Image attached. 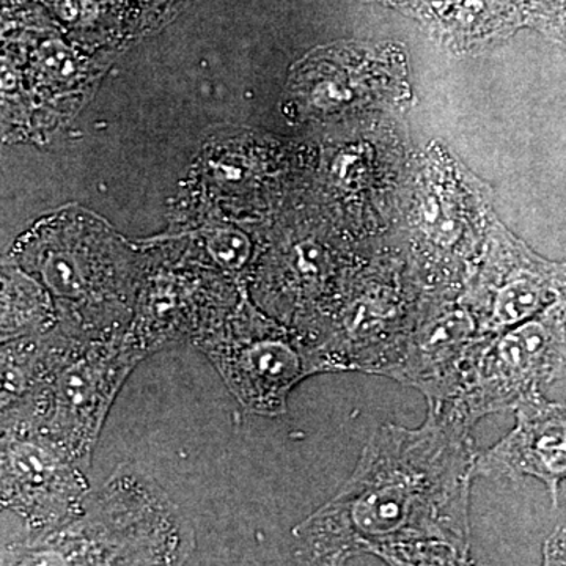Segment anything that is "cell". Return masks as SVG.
<instances>
[{
    "label": "cell",
    "mask_w": 566,
    "mask_h": 566,
    "mask_svg": "<svg viewBox=\"0 0 566 566\" xmlns=\"http://www.w3.org/2000/svg\"><path fill=\"white\" fill-rule=\"evenodd\" d=\"M472 428L433 403L419 428L379 427L348 482L293 528L297 562L368 554L389 565L472 564Z\"/></svg>",
    "instance_id": "1"
},
{
    "label": "cell",
    "mask_w": 566,
    "mask_h": 566,
    "mask_svg": "<svg viewBox=\"0 0 566 566\" xmlns=\"http://www.w3.org/2000/svg\"><path fill=\"white\" fill-rule=\"evenodd\" d=\"M193 549L180 506L145 472L122 464L76 520L3 547L2 565H178Z\"/></svg>",
    "instance_id": "2"
},
{
    "label": "cell",
    "mask_w": 566,
    "mask_h": 566,
    "mask_svg": "<svg viewBox=\"0 0 566 566\" xmlns=\"http://www.w3.org/2000/svg\"><path fill=\"white\" fill-rule=\"evenodd\" d=\"M142 359L126 331L88 338L55 324L39 385L3 408L2 420L31 424L87 469L111 406Z\"/></svg>",
    "instance_id": "3"
},
{
    "label": "cell",
    "mask_w": 566,
    "mask_h": 566,
    "mask_svg": "<svg viewBox=\"0 0 566 566\" xmlns=\"http://www.w3.org/2000/svg\"><path fill=\"white\" fill-rule=\"evenodd\" d=\"M82 230L77 223L40 227L25 238L21 263L51 294L63 329L88 338L125 333L139 293L123 273L109 234Z\"/></svg>",
    "instance_id": "4"
},
{
    "label": "cell",
    "mask_w": 566,
    "mask_h": 566,
    "mask_svg": "<svg viewBox=\"0 0 566 566\" xmlns=\"http://www.w3.org/2000/svg\"><path fill=\"white\" fill-rule=\"evenodd\" d=\"M193 345L245 411L256 416L285 415L294 387L329 371L311 338L260 311L244 294L227 318Z\"/></svg>",
    "instance_id": "5"
},
{
    "label": "cell",
    "mask_w": 566,
    "mask_h": 566,
    "mask_svg": "<svg viewBox=\"0 0 566 566\" xmlns=\"http://www.w3.org/2000/svg\"><path fill=\"white\" fill-rule=\"evenodd\" d=\"M566 378V297L505 333L488 337L463 387L444 411L474 424L483 417L515 411ZM436 405V403H433Z\"/></svg>",
    "instance_id": "6"
},
{
    "label": "cell",
    "mask_w": 566,
    "mask_h": 566,
    "mask_svg": "<svg viewBox=\"0 0 566 566\" xmlns=\"http://www.w3.org/2000/svg\"><path fill=\"white\" fill-rule=\"evenodd\" d=\"M2 506L29 536L76 520L91 495L85 469L61 447L20 420H2Z\"/></svg>",
    "instance_id": "7"
},
{
    "label": "cell",
    "mask_w": 566,
    "mask_h": 566,
    "mask_svg": "<svg viewBox=\"0 0 566 566\" xmlns=\"http://www.w3.org/2000/svg\"><path fill=\"white\" fill-rule=\"evenodd\" d=\"M486 338L461 294H428L400 360L386 376L415 387L427 403H453Z\"/></svg>",
    "instance_id": "8"
},
{
    "label": "cell",
    "mask_w": 566,
    "mask_h": 566,
    "mask_svg": "<svg viewBox=\"0 0 566 566\" xmlns=\"http://www.w3.org/2000/svg\"><path fill=\"white\" fill-rule=\"evenodd\" d=\"M482 274L461 300L488 337L505 333L566 297V263L536 255L495 229Z\"/></svg>",
    "instance_id": "9"
},
{
    "label": "cell",
    "mask_w": 566,
    "mask_h": 566,
    "mask_svg": "<svg viewBox=\"0 0 566 566\" xmlns=\"http://www.w3.org/2000/svg\"><path fill=\"white\" fill-rule=\"evenodd\" d=\"M243 296V294H241ZM234 290L185 274L153 275L137 294L126 335L144 356L175 342L197 340L214 329L237 307Z\"/></svg>",
    "instance_id": "10"
},
{
    "label": "cell",
    "mask_w": 566,
    "mask_h": 566,
    "mask_svg": "<svg viewBox=\"0 0 566 566\" xmlns=\"http://www.w3.org/2000/svg\"><path fill=\"white\" fill-rule=\"evenodd\" d=\"M515 428L476 458V476L491 480L536 479L546 486L554 509L566 482V405L539 394L515 409Z\"/></svg>",
    "instance_id": "11"
},
{
    "label": "cell",
    "mask_w": 566,
    "mask_h": 566,
    "mask_svg": "<svg viewBox=\"0 0 566 566\" xmlns=\"http://www.w3.org/2000/svg\"><path fill=\"white\" fill-rule=\"evenodd\" d=\"M57 324L54 301L43 285L20 273H3L2 342L48 333Z\"/></svg>",
    "instance_id": "12"
},
{
    "label": "cell",
    "mask_w": 566,
    "mask_h": 566,
    "mask_svg": "<svg viewBox=\"0 0 566 566\" xmlns=\"http://www.w3.org/2000/svg\"><path fill=\"white\" fill-rule=\"evenodd\" d=\"M205 243L211 259L229 273H241L248 266L252 244L241 230L233 227L208 230Z\"/></svg>",
    "instance_id": "13"
},
{
    "label": "cell",
    "mask_w": 566,
    "mask_h": 566,
    "mask_svg": "<svg viewBox=\"0 0 566 566\" xmlns=\"http://www.w3.org/2000/svg\"><path fill=\"white\" fill-rule=\"evenodd\" d=\"M543 564L566 565V528L557 527L543 546Z\"/></svg>",
    "instance_id": "14"
},
{
    "label": "cell",
    "mask_w": 566,
    "mask_h": 566,
    "mask_svg": "<svg viewBox=\"0 0 566 566\" xmlns=\"http://www.w3.org/2000/svg\"><path fill=\"white\" fill-rule=\"evenodd\" d=\"M57 11L63 20H80L85 14L84 0H57Z\"/></svg>",
    "instance_id": "15"
},
{
    "label": "cell",
    "mask_w": 566,
    "mask_h": 566,
    "mask_svg": "<svg viewBox=\"0 0 566 566\" xmlns=\"http://www.w3.org/2000/svg\"><path fill=\"white\" fill-rule=\"evenodd\" d=\"M557 2V22L556 28L562 39L566 41V0H556Z\"/></svg>",
    "instance_id": "16"
}]
</instances>
